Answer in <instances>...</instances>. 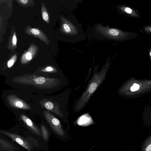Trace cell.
I'll use <instances>...</instances> for the list:
<instances>
[{
	"label": "cell",
	"mask_w": 151,
	"mask_h": 151,
	"mask_svg": "<svg viewBox=\"0 0 151 151\" xmlns=\"http://www.w3.org/2000/svg\"><path fill=\"white\" fill-rule=\"evenodd\" d=\"M150 25H151V23L150 24Z\"/></svg>",
	"instance_id": "cell-24"
},
{
	"label": "cell",
	"mask_w": 151,
	"mask_h": 151,
	"mask_svg": "<svg viewBox=\"0 0 151 151\" xmlns=\"http://www.w3.org/2000/svg\"><path fill=\"white\" fill-rule=\"evenodd\" d=\"M139 87L140 86L139 84L134 83L131 87L130 90L132 92L136 91L139 89Z\"/></svg>",
	"instance_id": "cell-20"
},
{
	"label": "cell",
	"mask_w": 151,
	"mask_h": 151,
	"mask_svg": "<svg viewBox=\"0 0 151 151\" xmlns=\"http://www.w3.org/2000/svg\"><path fill=\"white\" fill-rule=\"evenodd\" d=\"M41 71L44 72H57V70L51 66H48L41 70Z\"/></svg>",
	"instance_id": "cell-19"
},
{
	"label": "cell",
	"mask_w": 151,
	"mask_h": 151,
	"mask_svg": "<svg viewBox=\"0 0 151 151\" xmlns=\"http://www.w3.org/2000/svg\"><path fill=\"white\" fill-rule=\"evenodd\" d=\"M142 151H151V135L144 142L142 147Z\"/></svg>",
	"instance_id": "cell-16"
},
{
	"label": "cell",
	"mask_w": 151,
	"mask_h": 151,
	"mask_svg": "<svg viewBox=\"0 0 151 151\" xmlns=\"http://www.w3.org/2000/svg\"><path fill=\"white\" fill-rule=\"evenodd\" d=\"M17 39L16 33L15 31L12 34L9 40L8 49L12 50L16 49L17 47Z\"/></svg>",
	"instance_id": "cell-12"
},
{
	"label": "cell",
	"mask_w": 151,
	"mask_h": 151,
	"mask_svg": "<svg viewBox=\"0 0 151 151\" xmlns=\"http://www.w3.org/2000/svg\"><path fill=\"white\" fill-rule=\"evenodd\" d=\"M143 29L146 33L151 34V26H144Z\"/></svg>",
	"instance_id": "cell-21"
},
{
	"label": "cell",
	"mask_w": 151,
	"mask_h": 151,
	"mask_svg": "<svg viewBox=\"0 0 151 151\" xmlns=\"http://www.w3.org/2000/svg\"><path fill=\"white\" fill-rule=\"evenodd\" d=\"M20 118L26 127L32 134L37 137L42 136L40 129L36 125L28 116L24 114H21L20 115Z\"/></svg>",
	"instance_id": "cell-8"
},
{
	"label": "cell",
	"mask_w": 151,
	"mask_h": 151,
	"mask_svg": "<svg viewBox=\"0 0 151 151\" xmlns=\"http://www.w3.org/2000/svg\"><path fill=\"white\" fill-rule=\"evenodd\" d=\"M40 104L42 106L47 109L54 113L58 116L61 118L67 124L68 128L70 129L67 118L62 113L60 105L56 102H54L48 99H44L41 100Z\"/></svg>",
	"instance_id": "cell-5"
},
{
	"label": "cell",
	"mask_w": 151,
	"mask_h": 151,
	"mask_svg": "<svg viewBox=\"0 0 151 151\" xmlns=\"http://www.w3.org/2000/svg\"><path fill=\"white\" fill-rule=\"evenodd\" d=\"M121 9L123 12L132 17H139V14L131 8L127 6H122L121 7Z\"/></svg>",
	"instance_id": "cell-14"
},
{
	"label": "cell",
	"mask_w": 151,
	"mask_h": 151,
	"mask_svg": "<svg viewBox=\"0 0 151 151\" xmlns=\"http://www.w3.org/2000/svg\"><path fill=\"white\" fill-rule=\"evenodd\" d=\"M39 50V47L34 43L31 44L27 50L22 55L20 63L25 64L29 63L36 56Z\"/></svg>",
	"instance_id": "cell-7"
},
{
	"label": "cell",
	"mask_w": 151,
	"mask_h": 151,
	"mask_svg": "<svg viewBox=\"0 0 151 151\" xmlns=\"http://www.w3.org/2000/svg\"><path fill=\"white\" fill-rule=\"evenodd\" d=\"M98 68V67H95L92 76L85 90L79 98L75 101L73 107V111L79 112L86 106L91 96L105 80L109 68V65L108 63H106L99 71Z\"/></svg>",
	"instance_id": "cell-1"
},
{
	"label": "cell",
	"mask_w": 151,
	"mask_h": 151,
	"mask_svg": "<svg viewBox=\"0 0 151 151\" xmlns=\"http://www.w3.org/2000/svg\"><path fill=\"white\" fill-rule=\"evenodd\" d=\"M44 117L49 124L52 132L57 137L64 140L69 139V135L63 127L60 120L49 111H43Z\"/></svg>",
	"instance_id": "cell-4"
},
{
	"label": "cell",
	"mask_w": 151,
	"mask_h": 151,
	"mask_svg": "<svg viewBox=\"0 0 151 151\" xmlns=\"http://www.w3.org/2000/svg\"><path fill=\"white\" fill-rule=\"evenodd\" d=\"M150 55L151 58V50H150Z\"/></svg>",
	"instance_id": "cell-22"
},
{
	"label": "cell",
	"mask_w": 151,
	"mask_h": 151,
	"mask_svg": "<svg viewBox=\"0 0 151 151\" xmlns=\"http://www.w3.org/2000/svg\"><path fill=\"white\" fill-rule=\"evenodd\" d=\"M40 129L42 134V137L45 142H47L50 136V131L43 124L40 125Z\"/></svg>",
	"instance_id": "cell-13"
},
{
	"label": "cell",
	"mask_w": 151,
	"mask_h": 151,
	"mask_svg": "<svg viewBox=\"0 0 151 151\" xmlns=\"http://www.w3.org/2000/svg\"><path fill=\"white\" fill-rule=\"evenodd\" d=\"M42 7L41 8L42 17L43 20L48 24L49 23V17L48 12L44 4L41 3Z\"/></svg>",
	"instance_id": "cell-15"
},
{
	"label": "cell",
	"mask_w": 151,
	"mask_h": 151,
	"mask_svg": "<svg viewBox=\"0 0 151 151\" xmlns=\"http://www.w3.org/2000/svg\"><path fill=\"white\" fill-rule=\"evenodd\" d=\"M25 32L29 35L40 39L47 45L50 44V41L45 33L39 28H32L27 26L25 28Z\"/></svg>",
	"instance_id": "cell-9"
},
{
	"label": "cell",
	"mask_w": 151,
	"mask_h": 151,
	"mask_svg": "<svg viewBox=\"0 0 151 151\" xmlns=\"http://www.w3.org/2000/svg\"><path fill=\"white\" fill-rule=\"evenodd\" d=\"M61 22L60 32L67 35L72 34L73 32V27L71 23L62 16L61 17Z\"/></svg>",
	"instance_id": "cell-10"
},
{
	"label": "cell",
	"mask_w": 151,
	"mask_h": 151,
	"mask_svg": "<svg viewBox=\"0 0 151 151\" xmlns=\"http://www.w3.org/2000/svg\"><path fill=\"white\" fill-rule=\"evenodd\" d=\"M17 149L10 142L0 137V149L5 151H17Z\"/></svg>",
	"instance_id": "cell-11"
},
{
	"label": "cell",
	"mask_w": 151,
	"mask_h": 151,
	"mask_svg": "<svg viewBox=\"0 0 151 151\" xmlns=\"http://www.w3.org/2000/svg\"><path fill=\"white\" fill-rule=\"evenodd\" d=\"M0 151H3V150L0 149Z\"/></svg>",
	"instance_id": "cell-23"
},
{
	"label": "cell",
	"mask_w": 151,
	"mask_h": 151,
	"mask_svg": "<svg viewBox=\"0 0 151 151\" xmlns=\"http://www.w3.org/2000/svg\"><path fill=\"white\" fill-rule=\"evenodd\" d=\"M12 81L14 83L43 89L53 88L60 83L59 79L39 76L33 74L15 76L13 78Z\"/></svg>",
	"instance_id": "cell-3"
},
{
	"label": "cell",
	"mask_w": 151,
	"mask_h": 151,
	"mask_svg": "<svg viewBox=\"0 0 151 151\" xmlns=\"http://www.w3.org/2000/svg\"><path fill=\"white\" fill-rule=\"evenodd\" d=\"M0 132L10 138L27 151H39L45 149L47 147L32 135L24 134L23 135L22 132L21 133L19 131L4 130H1Z\"/></svg>",
	"instance_id": "cell-2"
},
{
	"label": "cell",
	"mask_w": 151,
	"mask_h": 151,
	"mask_svg": "<svg viewBox=\"0 0 151 151\" xmlns=\"http://www.w3.org/2000/svg\"><path fill=\"white\" fill-rule=\"evenodd\" d=\"M17 55L15 54L9 59L7 62V65L8 68H10L14 65L17 60Z\"/></svg>",
	"instance_id": "cell-18"
},
{
	"label": "cell",
	"mask_w": 151,
	"mask_h": 151,
	"mask_svg": "<svg viewBox=\"0 0 151 151\" xmlns=\"http://www.w3.org/2000/svg\"><path fill=\"white\" fill-rule=\"evenodd\" d=\"M8 103L11 107L19 109H31V106L15 94L8 95L6 97Z\"/></svg>",
	"instance_id": "cell-6"
},
{
	"label": "cell",
	"mask_w": 151,
	"mask_h": 151,
	"mask_svg": "<svg viewBox=\"0 0 151 151\" xmlns=\"http://www.w3.org/2000/svg\"><path fill=\"white\" fill-rule=\"evenodd\" d=\"M16 1L21 5L25 7L30 6L33 2V0H19Z\"/></svg>",
	"instance_id": "cell-17"
}]
</instances>
